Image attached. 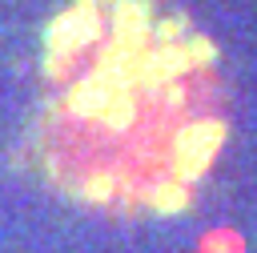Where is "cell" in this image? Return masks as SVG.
Segmentation results:
<instances>
[{
	"instance_id": "cell-1",
	"label": "cell",
	"mask_w": 257,
	"mask_h": 253,
	"mask_svg": "<svg viewBox=\"0 0 257 253\" xmlns=\"http://www.w3.org/2000/svg\"><path fill=\"white\" fill-rule=\"evenodd\" d=\"M44 80L52 165L88 197L165 205L221 141L217 52L165 0H68Z\"/></svg>"
}]
</instances>
